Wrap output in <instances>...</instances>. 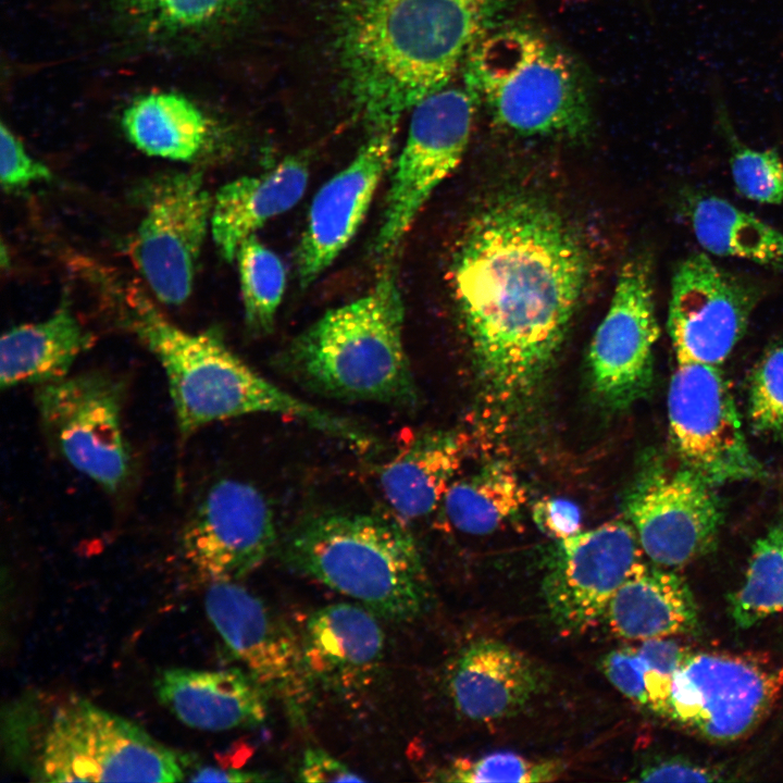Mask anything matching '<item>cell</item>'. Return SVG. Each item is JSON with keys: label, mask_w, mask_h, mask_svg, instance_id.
Listing matches in <instances>:
<instances>
[{"label": "cell", "mask_w": 783, "mask_h": 783, "mask_svg": "<svg viewBox=\"0 0 783 783\" xmlns=\"http://www.w3.org/2000/svg\"><path fill=\"white\" fill-rule=\"evenodd\" d=\"M588 270L581 238L535 195H498L470 220L452 259V290L478 376L496 401L517 402L538 385Z\"/></svg>", "instance_id": "1"}, {"label": "cell", "mask_w": 783, "mask_h": 783, "mask_svg": "<svg viewBox=\"0 0 783 783\" xmlns=\"http://www.w3.org/2000/svg\"><path fill=\"white\" fill-rule=\"evenodd\" d=\"M508 0H348L339 58L350 96L371 132L450 85Z\"/></svg>", "instance_id": "2"}, {"label": "cell", "mask_w": 783, "mask_h": 783, "mask_svg": "<svg viewBox=\"0 0 783 783\" xmlns=\"http://www.w3.org/2000/svg\"><path fill=\"white\" fill-rule=\"evenodd\" d=\"M116 295L123 323L164 371L183 438L213 422L270 413L295 418L359 450L375 444V436L357 422L311 405L263 377L217 332L191 333L178 327L132 284Z\"/></svg>", "instance_id": "3"}, {"label": "cell", "mask_w": 783, "mask_h": 783, "mask_svg": "<svg viewBox=\"0 0 783 783\" xmlns=\"http://www.w3.org/2000/svg\"><path fill=\"white\" fill-rule=\"evenodd\" d=\"M397 275L385 269L364 296L325 312L279 357L302 387L332 398L413 407L418 388L403 344Z\"/></svg>", "instance_id": "4"}, {"label": "cell", "mask_w": 783, "mask_h": 783, "mask_svg": "<svg viewBox=\"0 0 783 783\" xmlns=\"http://www.w3.org/2000/svg\"><path fill=\"white\" fill-rule=\"evenodd\" d=\"M282 556L294 570L384 619L411 621L426 608V573L399 519L348 511L313 513L288 532Z\"/></svg>", "instance_id": "5"}, {"label": "cell", "mask_w": 783, "mask_h": 783, "mask_svg": "<svg viewBox=\"0 0 783 783\" xmlns=\"http://www.w3.org/2000/svg\"><path fill=\"white\" fill-rule=\"evenodd\" d=\"M463 84L495 123L522 136L581 138L592 105L581 71L559 46L524 26H494L473 46Z\"/></svg>", "instance_id": "6"}, {"label": "cell", "mask_w": 783, "mask_h": 783, "mask_svg": "<svg viewBox=\"0 0 783 783\" xmlns=\"http://www.w3.org/2000/svg\"><path fill=\"white\" fill-rule=\"evenodd\" d=\"M29 739L28 774L38 782H179L184 757L136 723L83 699L57 707Z\"/></svg>", "instance_id": "7"}, {"label": "cell", "mask_w": 783, "mask_h": 783, "mask_svg": "<svg viewBox=\"0 0 783 783\" xmlns=\"http://www.w3.org/2000/svg\"><path fill=\"white\" fill-rule=\"evenodd\" d=\"M783 692V662L765 652L691 654L675 672L667 717L713 743L742 738Z\"/></svg>", "instance_id": "8"}, {"label": "cell", "mask_w": 783, "mask_h": 783, "mask_svg": "<svg viewBox=\"0 0 783 783\" xmlns=\"http://www.w3.org/2000/svg\"><path fill=\"white\" fill-rule=\"evenodd\" d=\"M124 396V383L100 371L69 374L35 389L38 417L53 449L111 494L123 490L132 475Z\"/></svg>", "instance_id": "9"}, {"label": "cell", "mask_w": 783, "mask_h": 783, "mask_svg": "<svg viewBox=\"0 0 783 783\" xmlns=\"http://www.w3.org/2000/svg\"><path fill=\"white\" fill-rule=\"evenodd\" d=\"M476 108L474 96L463 83L448 85L412 108L374 240L376 254L394 252L432 192L458 166L470 140Z\"/></svg>", "instance_id": "10"}, {"label": "cell", "mask_w": 783, "mask_h": 783, "mask_svg": "<svg viewBox=\"0 0 783 783\" xmlns=\"http://www.w3.org/2000/svg\"><path fill=\"white\" fill-rule=\"evenodd\" d=\"M667 405L670 445L682 465L713 486L766 477L718 365L678 362Z\"/></svg>", "instance_id": "11"}, {"label": "cell", "mask_w": 783, "mask_h": 783, "mask_svg": "<svg viewBox=\"0 0 783 783\" xmlns=\"http://www.w3.org/2000/svg\"><path fill=\"white\" fill-rule=\"evenodd\" d=\"M179 543L184 559L209 583L238 582L259 568L274 548V513L252 483L222 477L195 501Z\"/></svg>", "instance_id": "12"}, {"label": "cell", "mask_w": 783, "mask_h": 783, "mask_svg": "<svg viewBox=\"0 0 783 783\" xmlns=\"http://www.w3.org/2000/svg\"><path fill=\"white\" fill-rule=\"evenodd\" d=\"M713 487L681 463L651 464L641 473L625 513L654 564L680 568L714 548L723 510Z\"/></svg>", "instance_id": "13"}, {"label": "cell", "mask_w": 783, "mask_h": 783, "mask_svg": "<svg viewBox=\"0 0 783 783\" xmlns=\"http://www.w3.org/2000/svg\"><path fill=\"white\" fill-rule=\"evenodd\" d=\"M204 609L231 652L297 721L304 719L314 681L301 641L258 596L237 582H212Z\"/></svg>", "instance_id": "14"}, {"label": "cell", "mask_w": 783, "mask_h": 783, "mask_svg": "<svg viewBox=\"0 0 783 783\" xmlns=\"http://www.w3.org/2000/svg\"><path fill=\"white\" fill-rule=\"evenodd\" d=\"M759 298L754 283L706 253L687 256L672 276L667 320L676 361L723 363L744 336Z\"/></svg>", "instance_id": "15"}, {"label": "cell", "mask_w": 783, "mask_h": 783, "mask_svg": "<svg viewBox=\"0 0 783 783\" xmlns=\"http://www.w3.org/2000/svg\"><path fill=\"white\" fill-rule=\"evenodd\" d=\"M212 206L198 172L167 175L153 187L132 253L159 301L181 304L190 296Z\"/></svg>", "instance_id": "16"}, {"label": "cell", "mask_w": 783, "mask_h": 783, "mask_svg": "<svg viewBox=\"0 0 783 783\" xmlns=\"http://www.w3.org/2000/svg\"><path fill=\"white\" fill-rule=\"evenodd\" d=\"M643 557L627 519L560 540L543 582L554 622L568 633H582L598 624L616 592L645 564Z\"/></svg>", "instance_id": "17"}, {"label": "cell", "mask_w": 783, "mask_h": 783, "mask_svg": "<svg viewBox=\"0 0 783 783\" xmlns=\"http://www.w3.org/2000/svg\"><path fill=\"white\" fill-rule=\"evenodd\" d=\"M659 331L650 263L634 258L622 266L589 346L592 385L605 405L623 409L649 390Z\"/></svg>", "instance_id": "18"}, {"label": "cell", "mask_w": 783, "mask_h": 783, "mask_svg": "<svg viewBox=\"0 0 783 783\" xmlns=\"http://www.w3.org/2000/svg\"><path fill=\"white\" fill-rule=\"evenodd\" d=\"M395 133L371 132L350 163L314 196L296 253L300 287L311 285L356 235L390 165Z\"/></svg>", "instance_id": "19"}, {"label": "cell", "mask_w": 783, "mask_h": 783, "mask_svg": "<svg viewBox=\"0 0 783 783\" xmlns=\"http://www.w3.org/2000/svg\"><path fill=\"white\" fill-rule=\"evenodd\" d=\"M374 614L347 602L327 605L310 614L300 641L314 682L338 694H355L372 684L385 647Z\"/></svg>", "instance_id": "20"}, {"label": "cell", "mask_w": 783, "mask_h": 783, "mask_svg": "<svg viewBox=\"0 0 783 783\" xmlns=\"http://www.w3.org/2000/svg\"><path fill=\"white\" fill-rule=\"evenodd\" d=\"M543 684L542 671L530 658L495 639L468 645L447 672V691L455 708L474 721L514 716Z\"/></svg>", "instance_id": "21"}, {"label": "cell", "mask_w": 783, "mask_h": 783, "mask_svg": "<svg viewBox=\"0 0 783 783\" xmlns=\"http://www.w3.org/2000/svg\"><path fill=\"white\" fill-rule=\"evenodd\" d=\"M159 703L185 725L228 731L260 725L268 716L266 691L238 669H165L156 676Z\"/></svg>", "instance_id": "22"}, {"label": "cell", "mask_w": 783, "mask_h": 783, "mask_svg": "<svg viewBox=\"0 0 783 783\" xmlns=\"http://www.w3.org/2000/svg\"><path fill=\"white\" fill-rule=\"evenodd\" d=\"M308 179L304 160L290 157L264 173L223 185L213 199L210 222L220 254L233 261L244 240L301 199Z\"/></svg>", "instance_id": "23"}, {"label": "cell", "mask_w": 783, "mask_h": 783, "mask_svg": "<svg viewBox=\"0 0 783 783\" xmlns=\"http://www.w3.org/2000/svg\"><path fill=\"white\" fill-rule=\"evenodd\" d=\"M467 452L468 438L455 431H425L410 438L378 476L397 519L417 520L440 506Z\"/></svg>", "instance_id": "24"}, {"label": "cell", "mask_w": 783, "mask_h": 783, "mask_svg": "<svg viewBox=\"0 0 783 783\" xmlns=\"http://www.w3.org/2000/svg\"><path fill=\"white\" fill-rule=\"evenodd\" d=\"M698 618L688 584L667 568L645 563L616 592L602 619L617 636L645 641L692 633Z\"/></svg>", "instance_id": "25"}, {"label": "cell", "mask_w": 783, "mask_h": 783, "mask_svg": "<svg viewBox=\"0 0 783 783\" xmlns=\"http://www.w3.org/2000/svg\"><path fill=\"white\" fill-rule=\"evenodd\" d=\"M94 343V335L67 304L42 321L9 330L0 343L1 389L65 377Z\"/></svg>", "instance_id": "26"}, {"label": "cell", "mask_w": 783, "mask_h": 783, "mask_svg": "<svg viewBox=\"0 0 783 783\" xmlns=\"http://www.w3.org/2000/svg\"><path fill=\"white\" fill-rule=\"evenodd\" d=\"M127 139L151 157L191 161L214 139V123L189 98L175 91H152L135 98L123 111Z\"/></svg>", "instance_id": "27"}, {"label": "cell", "mask_w": 783, "mask_h": 783, "mask_svg": "<svg viewBox=\"0 0 783 783\" xmlns=\"http://www.w3.org/2000/svg\"><path fill=\"white\" fill-rule=\"evenodd\" d=\"M687 214L697 241L707 252L783 269V234L754 214L708 194L689 197Z\"/></svg>", "instance_id": "28"}, {"label": "cell", "mask_w": 783, "mask_h": 783, "mask_svg": "<svg viewBox=\"0 0 783 783\" xmlns=\"http://www.w3.org/2000/svg\"><path fill=\"white\" fill-rule=\"evenodd\" d=\"M527 499V489L513 465L499 460L453 481L440 506L456 530L485 535L519 513Z\"/></svg>", "instance_id": "29"}, {"label": "cell", "mask_w": 783, "mask_h": 783, "mask_svg": "<svg viewBox=\"0 0 783 783\" xmlns=\"http://www.w3.org/2000/svg\"><path fill=\"white\" fill-rule=\"evenodd\" d=\"M239 0H113L129 32L153 45L200 40L232 12Z\"/></svg>", "instance_id": "30"}, {"label": "cell", "mask_w": 783, "mask_h": 783, "mask_svg": "<svg viewBox=\"0 0 783 783\" xmlns=\"http://www.w3.org/2000/svg\"><path fill=\"white\" fill-rule=\"evenodd\" d=\"M728 601L730 614L741 629L783 610V524L755 542L744 581Z\"/></svg>", "instance_id": "31"}, {"label": "cell", "mask_w": 783, "mask_h": 783, "mask_svg": "<svg viewBox=\"0 0 783 783\" xmlns=\"http://www.w3.org/2000/svg\"><path fill=\"white\" fill-rule=\"evenodd\" d=\"M719 130L730 149V167L736 191L762 204L783 203V160L775 148L753 149L743 144L733 128L722 90L711 86Z\"/></svg>", "instance_id": "32"}, {"label": "cell", "mask_w": 783, "mask_h": 783, "mask_svg": "<svg viewBox=\"0 0 783 783\" xmlns=\"http://www.w3.org/2000/svg\"><path fill=\"white\" fill-rule=\"evenodd\" d=\"M235 259L246 323L252 332L269 333L286 287L285 266L254 235L243 241Z\"/></svg>", "instance_id": "33"}, {"label": "cell", "mask_w": 783, "mask_h": 783, "mask_svg": "<svg viewBox=\"0 0 783 783\" xmlns=\"http://www.w3.org/2000/svg\"><path fill=\"white\" fill-rule=\"evenodd\" d=\"M564 772L558 759H529L510 751H497L481 758H460L438 771L445 782H551Z\"/></svg>", "instance_id": "34"}, {"label": "cell", "mask_w": 783, "mask_h": 783, "mask_svg": "<svg viewBox=\"0 0 783 783\" xmlns=\"http://www.w3.org/2000/svg\"><path fill=\"white\" fill-rule=\"evenodd\" d=\"M748 419L755 434L783 442V341L768 347L750 373Z\"/></svg>", "instance_id": "35"}, {"label": "cell", "mask_w": 783, "mask_h": 783, "mask_svg": "<svg viewBox=\"0 0 783 783\" xmlns=\"http://www.w3.org/2000/svg\"><path fill=\"white\" fill-rule=\"evenodd\" d=\"M637 651L646 667L648 708L667 717L674 674L691 654L667 637L645 639Z\"/></svg>", "instance_id": "36"}, {"label": "cell", "mask_w": 783, "mask_h": 783, "mask_svg": "<svg viewBox=\"0 0 783 783\" xmlns=\"http://www.w3.org/2000/svg\"><path fill=\"white\" fill-rule=\"evenodd\" d=\"M0 181L8 190H17L32 183L50 181L51 171L34 159L21 140L3 123L0 128Z\"/></svg>", "instance_id": "37"}, {"label": "cell", "mask_w": 783, "mask_h": 783, "mask_svg": "<svg viewBox=\"0 0 783 783\" xmlns=\"http://www.w3.org/2000/svg\"><path fill=\"white\" fill-rule=\"evenodd\" d=\"M601 670L609 682L632 701L648 707L646 667L637 647H624L607 654Z\"/></svg>", "instance_id": "38"}, {"label": "cell", "mask_w": 783, "mask_h": 783, "mask_svg": "<svg viewBox=\"0 0 783 783\" xmlns=\"http://www.w3.org/2000/svg\"><path fill=\"white\" fill-rule=\"evenodd\" d=\"M533 519L542 532L559 542L581 532V511L567 499L546 498L537 501L533 508Z\"/></svg>", "instance_id": "39"}, {"label": "cell", "mask_w": 783, "mask_h": 783, "mask_svg": "<svg viewBox=\"0 0 783 783\" xmlns=\"http://www.w3.org/2000/svg\"><path fill=\"white\" fill-rule=\"evenodd\" d=\"M723 778L713 769L683 758H666L644 767L635 781L639 782H712Z\"/></svg>", "instance_id": "40"}, {"label": "cell", "mask_w": 783, "mask_h": 783, "mask_svg": "<svg viewBox=\"0 0 783 783\" xmlns=\"http://www.w3.org/2000/svg\"><path fill=\"white\" fill-rule=\"evenodd\" d=\"M302 782H362L364 778L323 749L306 750L298 770Z\"/></svg>", "instance_id": "41"}, {"label": "cell", "mask_w": 783, "mask_h": 783, "mask_svg": "<svg viewBox=\"0 0 783 783\" xmlns=\"http://www.w3.org/2000/svg\"><path fill=\"white\" fill-rule=\"evenodd\" d=\"M186 780L191 782H261L268 781L261 773L199 766Z\"/></svg>", "instance_id": "42"}]
</instances>
